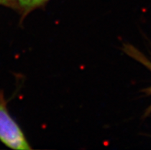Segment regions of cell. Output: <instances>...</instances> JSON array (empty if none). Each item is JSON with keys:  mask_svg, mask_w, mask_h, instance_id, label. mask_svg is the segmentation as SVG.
Returning <instances> with one entry per match:
<instances>
[{"mask_svg": "<svg viewBox=\"0 0 151 150\" xmlns=\"http://www.w3.org/2000/svg\"><path fill=\"white\" fill-rule=\"evenodd\" d=\"M0 141L12 149H32L23 131L10 115L2 91H0Z\"/></svg>", "mask_w": 151, "mask_h": 150, "instance_id": "6da1fadb", "label": "cell"}, {"mask_svg": "<svg viewBox=\"0 0 151 150\" xmlns=\"http://www.w3.org/2000/svg\"><path fill=\"white\" fill-rule=\"evenodd\" d=\"M48 1L49 0H17L18 4L24 15L41 7Z\"/></svg>", "mask_w": 151, "mask_h": 150, "instance_id": "7a4b0ae2", "label": "cell"}, {"mask_svg": "<svg viewBox=\"0 0 151 150\" xmlns=\"http://www.w3.org/2000/svg\"><path fill=\"white\" fill-rule=\"evenodd\" d=\"M124 50L127 55H130V57L145 65L146 67H147L151 70V61L149 58L146 57L141 52H140L138 50L130 45H125Z\"/></svg>", "mask_w": 151, "mask_h": 150, "instance_id": "3957f363", "label": "cell"}]
</instances>
